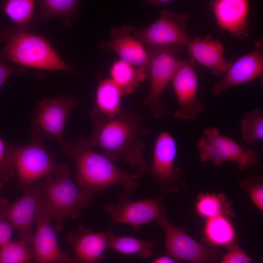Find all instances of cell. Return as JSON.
Here are the masks:
<instances>
[{"label":"cell","instance_id":"cell-1","mask_svg":"<svg viewBox=\"0 0 263 263\" xmlns=\"http://www.w3.org/2000/svg\"><path fill=\"white\" fill-rule=\"evenodd\" d=\"M89 116L93 123L87 139L90 147L101 149L114 162L122 158L131 167H138L144 161L142 137L150 131L144 126L142 115L122 109L110 117L92 109Z\"/></svg>","mask_w":263,"mask_h":263},{"label":"cell","instance_id":"cell-10","mask_svg":"<svg viewBox=\"0 0 263 263\" xmlns=\"http://www.w3.org/2000/svg\"><path fill=\"white\" fill-rule=\"evenodd\" d=\"M78 103V98L70 94L42 99L33 112L31 129L60 145L65 141L64 132L70 113Z\"/></svg>","mask_w":263,"mask_h":263},{"label":"cell","instance_id":"cell-16","mask_svg":"<svg viewBox=\"0 0 263 263\" xmlns=\"http://www.w3.org/2000/svg\"><path fill=\"white\" fill-rule=\"evenodd\" d=\"M263 77V44L261 40L254 42V49L232 63L220 80L211 88V93L216 96L229 88Z\"/></svg>","mask_w":263,"mask_h":263},{"label":"cell","instance_id":"cell-22","mask_svg":"<svg viewBox=\"0 0 263 263\" xmlns=\"http://www.w3.org/2000/svg\"><path fill=\"white\" fill-rule=\"evenodd\" d=\"M122 96L120 90L109 78L101 79L96 89L95 104L92 109L105 116H113L122 110Z\"/></svg>","mask_w":263,"mask_h":263},{"label":"cell","instance_id":"cell-23","mask_svg":"<svg viewBox=\"0 0 263 263\" xmlns=\"http://www.w3.org/2000/svg\"><path fill=\"white\" fill-rule=\"evenodd\" d=\"M229 218L220 216L206 220L204 235L212 247H225L236 243V234Z\"/></svg>","mask_w":263,"mask_h":263},{"label":"cell","instance_id":"cell-3","mask_svg":"<svg viewBox=\"0 0 263 263\" xmlns=\"http://www.w3.org/2000/svg\"><path fill=\"white\" fill-rule=\"evenodd\" d=\"M0 41L3 44L0 53L6 62L22 67L75 73L42 36L17 27H4L0 30Z\"/></svg>","mask_w":263,"mask_h":263},{"label":"cell","instance_id":"cell-31","mask_svg":"<svg viewBox=\"0 0 263 263\" xmlns=\"http://www.w3.org/2000/svg\"><path fill=\"white\" fill-rule=\"evenodd\" d=\"M15 174L14 163L8 151L7 142L0 137V180L7 181Z\"/></svg>","mask_w":263,"mask_h":263},{"label":"cell","instance_id":"cell-15","mask_svg":"<svg viewBox=\"0 0 263 263\" xmlns=\"http://www.w3.org/2000/svg\"><path fill=\"white\" fill-rule=\"evenodd\" d=\"M161 227L165 232L167 255L187 263H217L219 252L197 242L168 219Z\"/></svg>","mask_w":263,"mask_h":263},{"label":"cell","instance_id":"cell-6","mask_svg":"<svg viewBox=\"0 0 263 263\" xmlns=\"http://www.w3.org/2000/svg\"><path fill=\"white\" fill-rule=\"evenodd\" d=\"M184 46L178 45H146L149 57V89L140 107H148L153 117L160 120L170 111L161 101L162 95L171 80Z\"/></svg>","mask_w":263,"mask_h":263},{"label":"cell","instance_id":"cell-5","mask_svg":"<svg viewBox=\"0 0 263 263\" xmlns=\"http://www.w3.org/2000/svg\"><path fill=\"white\" fill-rule=\"evenodd\" d=\"M31 141L24 146L7 142V148L14 163L19 188L35 185L49 175H54L69 168L65 162L59 163L55 154L47 150L43 137L31 129Z\"/></svg>","mask_w":263,"mask_h":263},{"label":"cell","instance_id":"cell-34","mask_svg":"<svg viewBox=\"0 0 263 263\" xmlns=\"http://www.w3.org/2000/svg\"><path fill=\"white\" fill-rule=\"evenodd\" d=\"M4 218L0 212V247L9 241L14 228L11 224Z\"/></svg>","mask_w":263,"mask_h":263},{"label":"cell","instance_id":"cell-33","mask_svg":"<svg viewBox=\"0 0 263 263\" xmlns=\"http://www.w3.org/2000/svg\"><path fill=\"white\" fill-rule=\"evenodd\" d=\"M17 72H24L34 75L33 74L29 73L24 69H21L20 67L13 66L6 63L0 53V87L11 74Z\"/></svg>","mask_w":263,"mask_h":263},{"label":"cell","instance_id":"cell-14","mask_svg":"<svg viewBox=\"0 0 263 263\" xmlns=\"http://www.w3.org/2000/svg\"><path fill=\"white\" fill-rule=\"evenodd\" d=\"M52 220L45 198L33 237L31 249L34 263H79L61 250L52 225Z\"/></svg>","mask_w":263,"mask_h":263},{"label":"cell","instance_id":"cell-32","mask_svg":"<svg viewBox=\"0 0 263 263\" xmlns=\"http://www.w3.org/2000/svg\"><path fill=\"white\" fill-rule=\"evenodd\" d=\"M250 257L235 243L226 247V252L219 263H251Z\"/></svg>","mask_w":263,"mask_h":263},{"label":"cell","instance_id":"cell-36","mask_svg":"<svg viewBox=\"0 0 263 263\" xmlns=\"http://www.w3.org/2000/svg\"><path fill=\"white\" fill-rule=\"evenodd\" d=\"M172 1H173L170 0H147L146 1V2L150 5L155 7H161L170 3L172 2Z\"/></svg>","mask_w":263,"mask_h":263},{"label":"cell","instance_id":"cell-26","mask_svg":"<svg viewBox=\"0 0 263 263\" xmlns=\"http://www.w3.org/2000/svg\"><path fill=\"white\" fill-rule=\"evenodd\" d=\"M153 240H145L131 236L112 235L108 249H112L124 255L137 254L141 258L151 257L155 247Z\"/></svg>","mask_w":263,"mask_h":263},{"label":"cell","instance_id":"cell-27","mask_svg":"<svg viewBox=\"0 0 263 263\" xmlns=\"http://www.w3.org/2000/svg\"><path fill=\"white\" fill-rule=\"evenodd\" d=\"M35 6L33 0H8L3 4V10L17 27L24 29L33 18Z\"/></svg>","mask_w":263,"mask_h":263},{"label":"cell","instance_id":"cell-9","mask_svg":"<svg viewBox=\"0 0 263 263\" xmlns=\"http://www.w3.org/2000/svg\"><path fill=\"white\" fill-rule=\"evenodd\" d=\"M164 196L159 195L149 199L133 201L126 193L122 192L115 204H108L104 211L116 223L132 226L136 230L143 225L153 223L160 226L167 220Z\"/></svg>","mask_w":263,"mask_h":263},{"label":"cell","instance_id":"cell-17","mask_svg":"<svg viewBox=\"0 0 263 263\" xmlns=\"http://www.w3.org/2000/svg\"><path fill=\"white\" fill-rule=\"evenodd\" d=\"M99 49L115 53L121 59L146 70L149 75V57L144 44L133 35L131 26H113L110 40L101 42Z\"/></svg>","mask_w":263,"mask_h":263},{"label":"cell","instance_id":"cell-13","mask_svg":"<svg viewBox=\"0 0 263 263\" xmlns=\"http://www.w3.org/2000/svg\"><path fill=\"white\" fill-rule=\"evenodd\" d=\"M191 58L180 60L171 81L177 99L174 116L180 120H194L204 109L197 96L199 80Z\"/></svg>","mask_w":263,"mask_h":263},{"label":"cell","instance_id":"cell-37","mask_svg":"<svg viewBox=\"0 0 263 263\" xmlns=\"http://www.w3.org/2000/svg\"><path fill=\"white\" fill-rule=\"evenodd\" d=\"M4 181L1 180H0V190L1 189L3 186V184H4Z\"/></svg>","mask_w":263,"mask_h":263},{"label":"cell","instance_id":"cell-20","mask_svg":"<svg viewBox=\"0 0 263 263\" xmlns=\"http://www.w3.org/2000/svg\"><path fill=\"white\" fill-rule=\"evenodd\" d=\"M187 46L189 58L209 69L217 77L221 78L232 63L224 55L223 43L210 35L194 38Z\"/></svg>","mask_w":263,"mask_h":263},{"label":"cell","instance_id":"cell-24","mask_svg":"<svg viewBox=\"0 0 263 263\" xmlns=\"http://www.w3.org/2000/svg\"><path fill=\"white\" fill-rule=\"evenodd\" d=\"M195 209L199 216L206 220L220 216L229 218L234 216L231 203L222 193L199 194L196 198Z\"/></svg>","mask_w":263,"mask_h":263},{"label":"cell","instance_id":"cell-35","mask_svg":"<svg viewBox=\"0 0 263 263\" xmlns=\"http://www.w3.org/2000/svg\"><path fill=\"white\" fill-rule=\"evenodd\" d=\"M151 263H180L179 261L168 255L160 256L154 259Z\"/></svg>","mask_w":263,"mask_h":263},{"label":"cell","instance_id":"cell-25","mask_svg":"<svg viewBox=\"0 0 263 263\" xmlns=\"http://www.w3.org/2000/svg\"><path fill=\"white\" fill-rule=\"evenodd\" d=\"M39 3V16L43 21L60 18L64 26L69 27L79 15L78 0H41Z\"/></svg>","mask_w":263,"mask_h":263},{"label":"cell","instance_id":"cell-21","mask_svg":"<svg viewBox=\"0 0 263 263\" xmlns=\"http://www.w3.org/2000/svg\"><path fill=\"white\" fill-rule=\"evenodd\" d=\"M109 79L120 90L123 95L132 94L149 75L144 69L121 59L114 61L109 70Z\"/></svg>","mask_w":263,"mask_h":263},{"label":"cell","instance_id":"cell-30","mask_svg":"<svg viewBox=\"0 0 263 263\" xmlns=\"http://www.w3.org/2000/svg\"><path fill=\"white\" fill-rule=\"evenodd\" d=\"M241 189L249 196L254 205L263 210V178L262 176L249 177L239 181Z\"/></svg>","mask_w":263,"mask_h":263},{"label":"cell","instance_id":"cell-29","mask_svg":"<svg viewBox=\"0 0 263 263\" xmlns=\"http://www.w3.org/2000/svg\"><path fill=\"white\" fill-rule=\"evenodd\" d=\"M241 132L247 144L263 139V118L261 111L255 109L245 113L241 121Z\"/></svg>","mask_w":263,"mask_h":263},{"label":"cell","instance_id":"cell-12","mask_svg":"<svg viewBox=\"0 0 263 263\" xmlns=\"http://www.w3.org/2000/svg\"><path fill=\"white\" fill-rule=\"evenodd\" d=\"M23 190L21 196L13 203L0 199V209L4 217L19 232V240L31 247L34 234L32 226L36 224L45 196L35 185Z\"/></svg>","mask_w":263,"mask_h":263},{"label":"cell","instance_id":"cell-28","mask_svg":"<svg viewBox=\"0 0 263 263\" xmlns=\"http://www.w3.org/2000/svg\"><path fill=\"white\" fill-rule=\"evenodd\" d=\"M32 259L31 247L20 240L9 241L0 247V263H30Z\"/></svg>","mask_w":263,"mask_h":263},{"label":"cell","instance_id":"cell-4","mask_svg":"<svg viewBox=\"0 0 263 263\" xmlns=\"http://www.w3.org/2000/svg\"><path fill=\"white\" fill-rule=\"evenodd\" d=\"M35 185L44 194L56 232L62 229L66 218L80 217L82 215L80 210L87 207L95 195L72 180L70 167L46 176Z\"/></svg>","mask_w":263,"mask_h":263},{"label":"cell","instance_id":"cell-18","mask_svg":"<svg viewBox=\"0 0 263 263\" xmlns=\"http://www.w3.org/2000/svg\"><path fill=\"white\" fill-rule=\"evenodd\" d=\"M209 6L218 27L242 39L249 29L250 2L247 0H214Z\"/></svg>","mask_w":263,"mask_h":263},{"label":"cell","instance_id":"cell-11","mask_svg":"<svg viewBox=\"0 0 263 263\" xmlns=\"http://www.w3.org/2000/svg\"><path fill=\"white\" fill-rule=\"evenodd\" d=\"M189 15L169 9H163L158 19L141 27L131 26L133 35L146 45L187 46L190 39L188 32Z\"/></svg>","mask_w":263,"mask_h":263},{"label":"cell","instance_id":"cell-8","mask_svg":"<svg viewBox=\"0 0 263 263\" xmlns=\"http://www.w3.org/2000/svg\"><path fill=\"white\" fill-rule=\"evenodd\" d=\"M200 161L218 166L225 162L235 163L242 171L258 165L256 152L244 149L232 138L220 133L215 127L204 129L203 135L197 144Z\"/></svg>","mask_w":263,"mask_h":263},{"label":"cell","instance_id":"cell-19","mask_svg":"<svg viewBox=\"0 0 263 263\" xmlns=\"http://www.w3.org/2000/svg\"><path fill=\"white\" fill-rule=\"evenodd\" d=\"M111 230L94 232L83 225L70 231L67 241L71 246L74 258L79 263H98L104 258L108 249Z\"/></svg>","mask_w":263,"mask_h":263},{"label":"cell","instance_id":"cell-7","mask_svg":"<svg viewBox=\"0 0 263 263\" xmlns=\"http://www.w3.org/2000/svg\"><path fill=\"white\" fill-rule=\"evenodd\" d=\"M177 148L173 136L168 131L157 136L150 162L144 160L137 168V173L147 174L158 186L163 196L186 187L183 171L175 165Z\"/></svg>","mask_w":263,"mask_h":263},{"label":"cell","instance_id":"cell-2","mask_svg":"<svg viewBox=\"0 0 263 263\" xmlns=\"http://www.w3.org/2000/svg\"><path fill=\"white\" fill-rule=\"evenodd\" d=\"M59 145L63 152L75 164V182L95 195L114 186H120L127 194L138 187L140 174L121 169L105 155L94 151L86 139L65 141Z\"/></svg>","mask_w":263,"mask_h":263}]
</instances>
